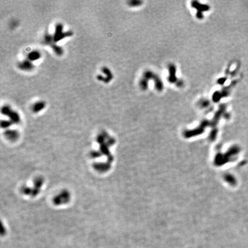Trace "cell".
<instances>
[{
	"mask_svg": "<svg viewBox=\"0 0 248 248\" xmlns=\"http://www.w3.org/2000/svg\"><path fill=\"white\" fill-rule=\"evenodd\" d=\"M72 35L73 33L71 31L64 32L63 24L61 23L57 24L55 26L54 33L53 35L54 41L55 43H56L64 38L71 36Z\"/></svg>",
	"mask_w": 248,
	"mask_h": 248,
	"instance_id": "obj_2",
	"label": "cell"
},
{
	"mask_svg": "<svg viewBox=\"0 0 248 248\" xmlns=\"http://www.w3.org/2000/svg\"><path fill=\"white\" fill-rule=\"evenodd\" d=\"M41 53L39 52V51H36V50L32 51L27 55V59L32 62L38 61L41 58Z\"/></svg>",
	"mask_w": 248,
	"mask_h": 248,
	"instance_id": "obj_9",
	"label": "cell"
},
{
	"mask_svg": "<svg viewBox=\"0 0 248 248\" xmlns=\"http://www.w3.org/2000/svg\"><path fill=\"white\" fill-rule=\"evenodd\" d=\"M142 1L139 0H132L128 2V4L131 7H138L142 5Z\"/></svg>",
	"mask_w": 248,
	"mask_h": 248,
	"instance_id": "obj_14",
	"label": "cell"
},
{
	"mask_svg": "<svg viewBox=\"0 0 248 248\" xmlns=\"http://www.w3.org/2000/svg\"><path fill=\"white\" fill-rule=\"evenodd\" d=\"M101 71L105 76H103L102 75H98L97 77V79L99 81L104 82L105 83H108L110 82H111L113 78V74L111 71L107 67H103L101 69Z\"/></svg>",
	"mask_w": 248,
	"mask_h": 248,
	"instance_id": "obj_5",
	"label": "cell"
},
{
	"mask_svg": "<svg viewBox=\"0 0 248 248\" xmlns=\"http://www.w3.org/2000/svg\"><path fill=\"white\" fill-rule=\"evenodd\" d=\"M222 98V96L220 92H216L213 95V101L214 102H218Z\"/></svg>",
	"mask_w": 248,
	"mask_h": 248,
	"instance_id": "obj_15",
	"label": "cell"
},
{
	"mask_svg": "<svg viewBox=\"0 0 248 248\" xmlns=\"http://www.w3.org/2000/svg\"><path fill=\"white\" fill-rule=\"evenodd\" d=\"M226 80V78H219L217 82H218V83L219 85H223L224 83V82H225Z\"/></svg>",
	"mask_w": 248,
	"mask_h": 248,
	"instance_id": "obj_17",
	"label": "cell"
},
{
	"mask_svg": "<svg viewBox=\"0 0 248 248\" xmlns=\"http://www.w3.org/2000/svg\"><path fill=\"white\" fill-rule=\"evenodd\" d=\"M191 7L197 10L196 16V17L199 20L203 18V13L204 12L209 11L210 9L209 5L206 4H202L199 2L196 1L191 2Z\"/></svg>",
	"mask_w": 248,
	"mask_h": 248,
	"instance_id": "obj_4",
	"label": "cell"
},
{
	"mask_svg": "<svg viewBox=\"0 0 248 248\" xmlns=\"http://www.w3.org/2000/svg\"><path fill=\"white\" fill-rule=\"evenodd\" d=\"M43 43L46 45L50 46H51L54 43H55L54 41L53 35H51L48 34V33H46L44 36Z\"/></svg>",
	"mask_w": 248,
	"mask_h": 248,
	"instance_id": "obj_10",
	"label": "cell"
},
{
	"mask_svg": "<svg viewBox=\"0 0 248 248\" xmlns=\"http://www.w3.org/2000/svg\"><path fill=\"white\" fill-rule=\"evenodd\" d=\"M46 108V102L43 101L35 102L32 106V110L35 113H38Z\"/></svg>",
	"mask_w": 248,
	"mask_h": 248,
	"instance_id": "obj_8",
	"label": "cell"
},
{
	"mask_svg": "<svg viewBox=\"0 0 248 248\" xmlns=\"http://www.w3.org/2000/svg\"><path fill=\"white\" fill-rule=\"evenodd\" d=\"M148 82L146 79L142 77L141 79L140 80L139 86L141 90H146L148 88Z\"/></svg>",
	"mask_w": 248,
	"mask_h": 248,
	"instance_id": "obj_12",
	"label": "cell"
},
{
	"mask_svg": "<svg viewBox=\"0 0 248 248\" xmlns=\"http://www.w3.org/2000/svg\"><path fill=\"white\" fill-rule=\"evenodd\" d=\"M1 113L4 116L8 117L12 123L18 124L20 121V117L18 113L12 110L9 105H5L2 107Z\"/></svg>",
	"mask_w": 248,
	"mask_h": 248,
	"instance_id": "obj_3",
	"label": "cell"
},
{
	"mask_svg": "<svg viewBox=\"0 0 248 248\" xmlns=\"http://www.w3.org/2000/svg\"><path fill=\"white\" fill-rule=\"evenodd\" d=\"M210 102L207 99H202L198 102V105L202 108H206L209 106Z\"/></svg>",
	"mask_w": 248,
	"mask_h": 248,
	"instance_id": "obj_13",
	"label": "cell"
},
{
	"mask_svg": "<svg viewBox=\"0 0 248 248\" xmlns=\"http://www.w3.org/2000/svg\"><path fill=\"white\" fill-rule=\"evenodd\" d=\"M17 66L20 70L25 72L32 71L35 67L33 63L27 59L19 62L17 64Z\"/></svg>",
	"mask_w": 248,
	"mask_h": 248,
	"instance_id": "obj_6",
	"label": "cell"
},
{
	"mask_svg": "<svg viewBox=\"0 0 248 248\" xmlns=\"http://www.w3.org/2000/svg\"><path fill=\"white\" fill-rule=\"evenodd\" d=\"M169 75L168 77V80L170 83H176L178 79L176 77V67L175 64H170L168 66Z\"/></svg>",
	"mask_w": 248,
	"mask_h": 248,
	"instance_id": "obj_7",
	"label": "cell"
},
{
	"mask_svg": "<svg viewBox=\"0 0 248 248\" xmlns=\"http://www.w3.org/2000/svg\"><path fill=\"white\" fill-rule=\"evenodd\" d=\"M176 84L178 87H182L183 86V80L179 79L178 80V82L176 83Z\"/></svg>",
	"mask_w": 248,
	"mask_h": 248,
	"instance_id": "obj_18",
	"label": "cell"
},
{
	"mask_svg": "<svg viewBox=\"0 0 248 248\" xmlns=\"http://www.w3.org/2000/svg\"><path fill=\"white\" fill-rule=\"evenodd\" d=\"M142 77L146 79L148 82L150 80H154L155 83V89L158 92L163 91L164 89L163 80L157 74H155V72L150 70H147L144 72Z\"/></svg>",
	"mask_w": 248,
	"mask_h": 248,
	"instance_id": "obj_1",
	"label": "cell"
},
{
	"mask_svg": "<svg viewBox=\"0 0 248 248\" xmlns=\"http://www.w3.org/2000/svg\"><path fill=\"white\" fill-rule=\"evenodd\" d=\"M12 123L10 120L9 121L4 120V121H2L1 126H2V127H4V128H8V127L12 125Z\"/></svg>",
	"mask_w": 248,
	"mask_h": 248,
	"instance_id": "obj_16",
	"label": "cell"
},
{
	"mask_svg": "<svg viewBox=\"0 0 248 248\" xmlns=\"http://www.w3.org/2000/svg\"><path fill=\"white\" fill-rule=\"evenodd\" d=\"M51 46L52 50L54 51L55 54L57 55L58 56H62V55L63 54L64 51L62 47L58 46L56 43H54Z\"/></svg>",
	"mask_w": 248,
	"mask_h": 248,
	"instance_id": "obj_11",
	"label": "cell"
}]
</instances>
